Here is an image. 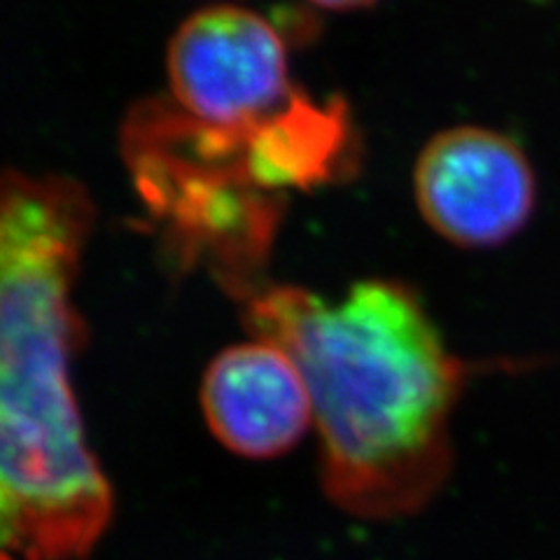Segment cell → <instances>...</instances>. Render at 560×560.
I'll list each match as a JSON object with an SVG mask.
<instances>
[{"label":"cell","mask_w":560,"mask_h":560,"mask_svg":"<svg viewBox=\"0 0 560 560\" xmlns=\"http://www.w3.org/2000/svg\"><path fill=\"white\" fill-rule=\"evenodd\" d=\"M243 318L300 366L323 488L339 510L388 521L440 493L465 364L407 285L360 280L339 300L271 285L250 294Z\"/></svg>","instance_id":"1"},{"label":"cell","mask_w":560,"mask_h":560,"mask_svg":"<svg viewBox=\"0 0 560 560\" xmlns=\"http://www.w3.org/2000/svg\"><path fill=\"white\" fill-rule=\"evenodd\" d=\"M92 226L61 175L0 173V553L80 560L113 514L70 385L73 288Z\"/></svg>","instance_id":"2"},{"label":"cell","mask_w":560,"mask_h":560,"mask_svg":"<svg viewBox=\"0 0 560 560\" xmlns=\"http://www.w3.org/2000/svg\"><path fill=\"white\" fill-rule=\"evenodd\" d=\"M168 82L175 108L245 152L302 96L290 80L283 33L267 16L234 5L206 8L175 31Z\"/></svg>","instance_id":"3"},{"label":"cell","mask_w":560,"mask_h":560,"mask_svg":"<svg viewBox=\"0 0 560 560\" xmlns=\"http://www.w3.org/2000/svg\"><path fill=\"white\" fill-rule=\"evenodd\" d=\"M413 199L432 232L460 248H493L528 224L537 180L516 140L486 127L434 133L413 166Z\"/></svg>","instance_id":"4"},{"label":"cell","mask_w":560,"mask_h":560,"mask_svg":"<svg viewBox=\"0 0 560 560\" xmlns=\"http://www.w3.org/2000/svg\"><path fill=\"white\" fill-rule=\"evenodd\" d=\"M201 405L218 440L245 458L290 451L313 423V407L294 360L269 341L226 348L210 362Z\"/></svg>","instance_id":"5"}]
</instances>
